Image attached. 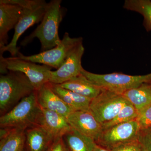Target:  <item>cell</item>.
<instances>
[{
    "label": "cell",
    "instance_id": "obj_2",
    "mask_svg": "<svg viewBox=\"0 0 151 151\" xmlns=\"http://www.w3.org/2000/svg\"><path fill=\"white\" fill-rule=\"evenodd\" d=\"M42 109L37 101V92H33L0 117L1 128L26 130L39 126Z\"/></svg>",
    "mask_w": 151,
    "mask_h": 151
},
{
    "label": "cell",
    "instance_id": "obj_12",
    "mask_svg": "<svg viewBox=\"0 0 151 151\" xmlns=\"http://www.w3.org/2000/svg\"><path fill=\"white\" fill-rule=\"evenodd\" d=\"M23 13L20 6L0 2V49L8 44L9 31L15 28Z\"/></svg>",
    "mask_w": 151,
    "mask_h": 151
},
{
    "label": "cell",
    "instance_id": "obj_6",
    "mask_svg": "<svg viewBox=\"0 0 151 151\" xmlns=\"http://www.w3.org/2000/svg\"><path fill=\"white\" fill-rule=\"evenodd\" d=\"M81 42H83L82 37H71L68 33L65 32L61 42L54 48L28 56L19 52L17 56L24 60L54 68L57 70L64 63L72 50Z\"/></svg>",
    "mask_w": 151,
    "mask_h": 151
},
{
    "label": "cell",
    "instance_id": "obj_11",
    "mask_svg": "<svg viewBox=\"0 0 151 151\" xmlns=\"http://www.w3.org/2000/svg\"><path fill=\"white\" fill-rule=\"evenodd\" d=\"M67 119L73 129L92 138L97 142L102 134L103 128L90 111H73L68 115Z\"/></svg>",
    "mask_w": 151,
    "mask_h": 151
},
{
    "label": "cell",
    "instance_id": "obj_9",
    "mask_svg": "<svg viewBox=\"0 0 151 151\" xmlns=\"http://www.w3.org/2000/svg\"><path fill=\"white\" fill-rule=\"evenodd\" d=\"M47 3L46 2L31 9H23V13L19 21L14 28V32L12 40L4 47L0 49L1 55L4 52L8 51L12 57H16L19 52L17 47L18 41L23 34L30 27L42 20Z\"/></svg>",
    "mask_w": 151,
    "mask_h": 151
},
{
    "label": "cell",
    "instance_id": "obj_19",
    "mask_svg": "<svg viewBox=\"0 0 151 151\" xmlns=\"http://www.w3.org/2000/svg\"><path fill=\"white\" fill-rule=\"evenodd\" d=\"M7 135L0 139V151H24L25 147V130L10 129Z\"/></svg>",
    "mask_w": 151,
    "mask_h": 151
},
{
    "label": "cell",
    "instance_id": "obj_24",
    "mask_svg": "<svg viewBox=\"0 0 151 151\" xmlns=\"http://www.w3.org/2000/svg\"><path fill=\"white\" fill-rule=\"evenodd\" d=\"M0 2L17 5L23 9H31L40 5L46 1L43 0H1Z\"/></svg>",
    "mask_w": 151,
    "mask_h": 151
},
{
    "label": "cell",
    "instance_id": "obj_14",
    "mask_svg": "<svg viewBox=\"0 0 151 151\" xmlns=\"http://www.w3.org/2000/svg\"><path fill=\"white\" fill-rule=\"evenodd\" d=\"M37 101L41 108L54 111L67 118L73 112L52 90L47 83L37 91Z\"/></svg>",
    "mask_w": 151,
    "mask_h": 151
},
{
    "label": "cell",
    "instance_id": "obj_27",
    "mask_svg": "<svg viewBox=\"0 0 151 151\" xmlns=\"http://www.w3.org/2000/svg\"><path fill=\"white\" fill-rule=\"evenodd\" d=\"M94 151H110L108 149L105 148L103 147H101V146L98 145H97L96 147V148L95 149Z\"/></svg>",
    "mask_w": 151,
    "mask_h": 151
},
{
    "label": "cell",
    "instance_id": "obj_26",
    "mask_svg": "<svg viewBox=\"0 0 151 151\" xmlns=\"http://www.w3.org/2000/svg\"><path fill=\"white\" fill-rule=\"evenodd\" d=\"M48 151H68L62 138L55 140Z\"/></svg>",
    "mask_w": 151,
    "mask_h": 151
},
{
    "label": "cell",
    "instance_id": "obj_20",
    "mask_svg": "<svg viewBox=\"0 0 151 151\" xmlns=\"http://www.w3.org/2000/svg\"><path fill=\"white\" fill-rule=\"evenodd\" d=\"M123 7L128 10L140 14L144 17V27L151 30V1L150 0H126Z\"/></svg>",
    "mask_w": 151,
    "mask_h": 151
},
{
    "label": "cell",
    "instance_id": "obj_7",
    "mask_svg": "<svg viewBox=\"0 0 151 151\" xmlns=\"http://www.w3.org/2000/svg\"><path fill=\"white\" fill-rule=\"evenodd\" d=\"M129 103L123 94L103 89L91 101L89 111L103 125L113 120Z\"/></svg>",
    "mask_w": 151,
    "mask_h": 151
},
{
    "label": "cell",
    "instance_id": "obj_3",
    "mask_svg": "<svg viewBox=\"0 0 151 151\" xmlns=\"http://www.w3.org/2000/svg\"><path fill=\"white\" fill-rule=\"evenodd\" d=\"M29 79L22 72L9 71L0 77V112L12 110L23 99L35 91ZM1 115V116H2Z\"/></svg>",
    "mask_w": 151,
    "mask_h": 151
},
{
    "label": "cell",
    "instance_id": "obj_23",
    "mask_svg": "<svg viewBox=\"0 0 151 151\" xmlns=\"http://www.w3.org/2000/svg\"><path fill=\"white\" fill-rule=\"evenodd\" d=\"M137 140L142 151H151V127L140 129Z\"/></svg>",
    "mask_w": 151,
    "mask_h": 151
},
{
    "label": "cell",
    "instance_id": "obj_15",
    "mask_svg": "<svg viewBox=\"0 0 151 151\" xmlns=\"http://www.w3.org/2000/svg\"><path fill=\"white\" fill-rule=\"evenodd\" d=\"M26 151H48L55 140L40 126L25 131Z\"/></svg>",
    "mask_w": 151,
    "mask_h": 151
},
{
    "label": "cell",
    "instance_id": "obj_21",
    "mask_svg": "<svg viewBox=\"0 0 151 151\" xmlns=\"http://www.w3.org/2000/svg\"><path fill=\"white\" fill-rule=\"evenodd\" d=\"M138 115L137 110L129 102L122 108L113 120L102 125L103 130L106 129L115 125L136 120Z\"/></svg>",
    "mask_w": 151,
    "mask_h": 151
},
{
    "label": "cell",
    "instance_id": "obj_1",
    "mask_svg": "<svg viewBox=\"0 0 151 151\" xmlns=\"http://www.w3.org/2000/svg\"><path fill=\"white\" fill-rule=\"evenodd\" d=\"M61 0H52L47 3L45 12L40 24L29 35L25 38L21 44L25 46L35 38L40 41L41 51L54 48L61 42L58 35L60 24L63 14Z\"/></svg>",
    "mask_w": 151,
    "mask_h": 151
},
{
    "label": "cell",
    "instance_id": "obj_17",
    "mask_svg": "<svg viewBox=\"0 0 151 151\" xmlns=\"http://www.w3.org/2000/svg\"><path fill=\"white\" fill-rule=\"evenodd\" d=\"M68 151H94L97 145L92 138L72 129L62 137Z\"/></svg>",
    "mask_w": 151,
    "mask_h": 151
},
{
    "label": "cell",
    "instance_id": "obj_16",
    "mask_svg": "<svg viewBox=\"0 0 151 151\" xmlns=\"http://www.w3.org/2000/svg\"><path fill=\"white\" fill-rule=\"evenodd\" d=\"M58 85L64 89L92 100L97 97L103 90L81 74Z\"/></svg>",
    "mask_w": 151,
    "mask_h": 151
},
{
    "label": "cell",
    "instance_id": "obj_13",
    "mask_svg": "<svg viewBox=\"0 0 151 151\" xmlns=\"http://www.w3.org/2000/svg\"><path fill=\"white\" fill-rule=\"evenodd\" d=\"M39 126L54 140L62 137L72 129L66 117L59 113L42 108Z\"/></svg>",
    "mask_w": 151,
    "mask_h": 151
},
{
    "label": "cell",
    "instance_id": "obj_22",
    "mask_svg": "<svg viewBox=\"0 0 151 151\" xmlns=\"http://www.w3.org/2000/svg\"><path fill=\"white\" fill-rule=\"evenodd\" d=\"M136 120L140 129L151 127V104L138 112Z\"/></svg>",
    "mask_w": 151,
    "mask_h": 151
},
{
    "label": "cell",
    "instance_id": "obj_25",
    "mask_svg": "<svg viewBox=\"0 0 151 151\" xmlns=\"http://www.w3.org/2000/svg\"><path fill=\"white\" fill-rule=\"evenodd\" d=\"M108 150L110 151H142L137 139L119 144Z\"/></svg>",
    "mask_w": 151,
    "mask_h": 151
},
{
    "label": "cell",
    "instance_id": "obj_4",
    "mask_svg": "<svg viewBox=\"0 0 151 151\" xmlns=\"http://www.w3.org/2000/svg\"><path fill=\"white\" fill-rule=\"evenodd\" d=\"M81 74L102 89L122 94L144 83H151V73L138 76L118 73L97 74L83 68Z\"/></svg>",
    "mask_w": 151,
    "mask_h": 151
},
{
    "label": "cell",
    "instance_id": "obj_28",
    "mask_svg": "<svg viewBox=\"0 0 151 151\" xmlns=\"http://www.w3.org/2000/svg\"><path fill=\"white\" fill-rule=\"evenodd\" d=\"M24 151H26L25 150V149H24Z\"/></svg>",
    "mask_w": 151,
    "mask_h": 151
},
{
    "label": "cell",
    "instance_id": "obj_18",
    "mask_svg": "<svg viewBox=\"0 0 151 151\" xmlns=\"http://www.w3.org/2000/svg\"><path fill=\"white\" fill-rule=\"evenodd\" d=\"M123 95L139 112L151 104V83H144Z\"/></svg>",
    "mask_w": 151,
    "mask_h": 151
},
{
    "label": "cell",
    "instance_id": "obj_10",
    "mask_svg": "<svg viewBox=\"0 0 151 151\" xmlns=\"http://www.w3.org/2000/svg\"><path fill=\"white\" fill-rule=\"evenodd\" d=\"M84 52V47L81 42L72 50L58 69L51 70L49 83L61 84L81 74L83 68L81 59Z\"/></svg>",
    "mask_w": 151,
    "mask_h": 151
},
{
    "label": "cell",
    "instance_id": "obj_5",
    "mask_svg": "<svg viewBox=\"0 0 151 151\" xmlns=\"http://www.w3.org/2000/svg\"><path fill=\"white\" fill-rule=\"evenodd\" d=\"M1 73L9 71L22 72L28 78L36 91L49 82L52 68L38 65L35 63L21 59L17 56L4 58L1 55Z\"/></svg>",
    "mask_w": 151,
    "mask_h": 151
},
{
    "label": "cell",
    "instance_id": "obj_8",
    "mask_svg": "<svg viewBox=\"0 0 151 151\" xmlns=\"http://www.w3.org/2000/svg\"><path fill=\"white\" fill-rule=\"evenodd\" d=\"M140 130L136 120L115 125L103 130L97 144L109 150L119 144L137 139Z\"/></svg>",
    "mask_w": 151,
    "mask_h": 151
}]
</instances>
